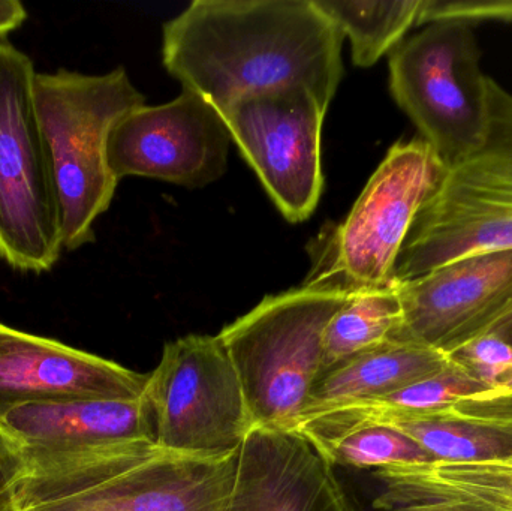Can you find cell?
Wrapping results in <instances>:
<instances>
[{
    "mask_svg": "<svg viewBox=\"0 0 512 511\" xmlns=\"http://www.w3.org/2000/svg\"><path fill=\"white\" fill-rule=\"evenodd\" d=\"M343 35L315 0H195L164 26L162 57L183 89L227 110L249 96L304 87L330 107Z\"/></svg>",
    "mask_w": 512,
    "mask_h": 511,
    "instance_id": "6da1fadb",
    "label": "cell"
},
{
    "mask_svg": "<svg viewBox=\"0 0 512 511\" xmlns=\"http://www.w3.org/2000/svg\"><path fill=\"white\" fill-rule=\"evenodd\" d=\"M240 453V452H239ZM239 453L195 456L153 441L23 455L21 511H222Z\"/></svg>",
    "mask_w": 512,
    "mask_h": 511,
    "instance_id": "7a4b0ae2",
    "label": "cell"
},
{
    "mask_svg": "<svg viewBox=\"0 0 512 511\" xmlns=\"http://www.w3.org/2000/svg\"><path fill=\"white\" fill-rule=\"evenodd\" d=\"M33 90L62 215L63 249L77 251L95 240V222L116 194L119 180L108 164L111 131L144 105V96L122 66L105 74L36 72Z\"/></svg>",
    "mask_w": 512,
    "mask_h": 511,
    "instance_id": "3957f363",
    "label": "cell"
},
{
    "mask_svg": "<svg viewBox=\"0 0 512 511\" xmlns=\"http://www.w3.org/2000/svg\"><path fill=\"white\" fill-rule=\"evenodd\" d=\"M489 123L480 146L447 168L400 252L396 281L456 258L512 248V93L487 80Z\"/></svg>",
    "mask_w": 512,
    "mask_h": 511,
    "instance_id": "277c9868",
    "label": "cell"
},
{
    "mask_svg": "<svg viewBox=\"0 0 512 511\" xmlns=\"http://www.w3.org/2000/svg\"><path fill=\"white\" fill-rule=\"evenodd\" d=\"M445 171L420 137L393 144L348 218L313 240L312 267L303 285L351 294L397 284L400 252Z\"/></svg>",
    "mask_w": 512,
    "mask_h": 511,
    "instance_id": "5b68a950",
    "label": "cell"
},
{
    "mask_svg": "<svg viewBox=\"0 0 512 511\" xmlns=\"http://www.w3.org/2000/svg\"><path fill=\"white\" fill-rule=\"evenodd\" d=\"M348 293L309 287L268 296L219 333L254 428L288 429L321 374L324 333Z\"/></svg>",
    "mask_w": 512,
    "mask_h": 511,
    "instance_id": "8992f818",
    "label": "cell"
},
{
    "mask_svg": "<svg viewBox=\"0 0 512 511\" xmlns=\"http://www.w3.org/2000/svg\"><path fill=\"white\" fill-rule=\"evenodd\" d=\"M35 77L33 60L0 38V258L17 272L45 273L65 249Z\"/></svg>",
    "mask_w": 512,
    "mask_h": 511,
    "instance_id": "52a82bcc",
    "label": "cell"
},
{
    "mask_svg": "<svg viewBox=\"0 0 512 511\" xmlns=\"http://www.w3.org/2000/svg\"><path fill=\"white\" fill-rule=\"evenodd\" d=\"M487 80L475 29L459 21L426 24L390 53L391 95L447 168L484 140Z\"/></svg>",
    "mask_w": 512,
    "mask_h": 511,
    "instance_id": "ba28073f",
    "label": "cell"
},
{
    "mask_svg": "<svg viewBox=\"0 0 512 511\" xmlns=\"http://www.w3.org/2000/svg\"><path fill=\"white\" fill-rule=\"evenodd\" d=\"M156 446L195 456L239 453L254 429L236 368L219 336L165 344L143 395Z\"/></svg>",
    "mask_w": 512,
    "mask_h": 511,
    "instance_id": "9c48e42d",
    "label": "cell"
},
{
    "mask_svg": "<svg viewBox=\"0 0 512 511\" xmlns=\"http://www.w3.org/2000/svg\"><path fill=\"white\" fill-rule=\"evenodd\" d=\"M327 110L304 87H286L240 99L221 111L231 140L289 222L306 221L318 207Z\"/></svg>",
    "mask_w": 512,
    "mask_h": 511,
    "instance_id": "30bf717a",
    "label": "cell"
},
{
    "mask_svg": "<svg viewBox=\"0 0 512 511\" xmlns=\"http://www.w3.org/2000/svg\"><path fill=\"white\" fill-rule=\"evenodd\" d=\"M230 141L221 113L183 89L174 101L125 114L108 138V164L119 182L140 176L203 188L227 171Z\"/></svg>",
    "mask_w": 512,
    "mask_h": 511,
    "instance_id": "8fae6325",
    "label": "cell"
},
{
    "mask_svg": "<svg viewBox=\"0 0 512 511\" xmlns=\"http://www.w3.org/2000/svg\"><path fill=\"white\" fill-rule=\"evenodd\" d=\"M396 341L450 354L484 335L512 306V248L477 252L397 282Z\"/></svg>",
    "mask_w": 512,
    "mask_h": 511,
    "instance_id": "7c38bea8",
    "label": "cell"
},
{
    "mask_svg": "<svg viewBox=\"0 0 512 511\" xmlns=\"http://www.w3.org/2000/svg\"><path fill=\"white\" fill-rule=\"evenodd\" d=\"M366 425L387 426L408 435L442 464L512 462V389L489 390L424 411L349 402L301 417L289 429L340 431Z\"/></svg>",
    "mask_w": 512,
    "mask_h": 511,
    "instance_id": "4fadbf2b",
    "label": "cell"
},
{
    "mask_svg": "<svg viewBox=\"0 0 512 511\" xmlns=\"http://www.w3.org/2000/svg\"><path fill=\"white\" fill-rule=\"evenodd\" d=\"M147 380L104 357L0 323V420L24 405L135 401Z\"/></svg>",
    "mask_w": 512,
    "mask_h": 511,
    "instance_id": "5bb4252c",
    "label": "cell"
},
{
    "mask_svg": "<svg viewBox=\"0 0 512 511\" xmlns=\"http://www.w3.org/2000/svg\"><path fill=\"white\" fill-rule=\"evenodd\" d=\"M222 511H354L318 450L294 431L254 428Z\"/></svg>",
    "mask_w": 512,
    "mask_h": 511,
    "instance_id": "9a60e30c",
    "label": "cell"
},
{
    "mask_svg": "<svg viewBox=\"0 0 512 511\" xmlns=\"http://www.w3.org/2000/svg\"><path fill=\"white\" fill-rule=\"evenodd\" d=\"M0 434L23 455L78 452L129 441L155 443L144 398L24 405L0 420Z\"/></svg>",
    "mask_w": 512,
    "mask_h": 511,
    "instance_id": "2e32d148",
    "label": "cell"
},
{
    "mask_svg": "<svg viewBox=\"0 0 512 511\" xmlns=\"http://www.w3.org/2000/svg\"><path fill=\"white\" fill-rule=\"evenodd\" d=\"M375 476L384 483L375 500L379 510L462 504L512 511V462L402 465L376 470Z\"/></svg>",
    "mask_w": 512,
    "mask_h": 511,
    "instance_id": "e0dca14e",
    "label": "cell"
},
{
    "mask_svg": "<svg viewBox=\"0 0 512 511\" xmlns=\"http://www.w3.org/2000/svg\"><path fill=\"white\" fill-rule=\"evenodd\" d=\"M447 365L448 356L442 351L390 339L322 371L298 419L349 402L385 398L432 377Z\"/></svg>",
    "mask_w": 512,
    "mask_h": 511,
    "instance_id": "ac0fdd59",
    "label": "cell"
},
{
    "mask_svg": "<svg viewBox=\"0 0 512 511\" xmlns=\"http://www.w3.org/2000/svg\"><path fill=\"white\" fill-rule=\"evenodd\" d=\"M400 323L397 284L349 294L325 329L321 372L390 341Z\"/></svg>",
    "mask_w": 512,
    "mask_h": 511,
    "instance_id": "d6986e66",
    "label": "cell"
},
{
    "mask_svg": "<svg viewBox=\"0 0 512 511\" xmlns=\"http://www.w3.org/2000/svg\"><path fill=\"white\" fill-rule=\"evenodd\" d=\"M316 6L336 24L351 42L352 60L361 68L375 65L391 53L406 33L420 23L423 0L393 2H331L315 0Z\"/></svg>",
    "mask_w": 512,
    "mask_h": 511,
    "instance_id": "ffe728a7",
    "label": "cell"
},
{
    "mask_svg": "<svg viewBox=\"0 0 512 511\" xmlns=\"http://www.w3.org/2000/svg\"><path fill=\"white\" fill-rule=\"evenodd\" d=\"M289 431L306 438L331 465L382 470L402 465L435 464L420 444L387 426L366 425L340 431L298 426Z\"/></svg>",
    "mask_w": 512,
    "mask_h": 511,
    "instance_id": "44dd1931",
    "label": "cell"
},
{
    "mask_svg": "<svg viewBox=\"0 0 512 511\" xmlns=\"http://www.w3.org/2000/svg\"><path fill=\"white\" fill-rule=\"evenodd\" d=\"M484 384L472 378L468 372L463 371L456 363L448 359V365L442 371L436 372L432 377L417 381L393 395L385 398L373 399L370 404L391 410L424 411L432 408L444 407L451 402L478 393L489 392Z\"/></svg>",
    "mask_w": 512,
    "mask_h": 511,
    "instance_id": "7402d4cb",
    "label": "cell"
},
{
    "mask_svg": "<svg viewBox=\"0 0 512 511\" xmlns=\"http://www.w3.org/2000/svg\"><path fill=\"white\" fill-rule=\"evenodd\" d=\"M447 356L487 389H512V345L498 336H478Z\"/></svg>",
    "mask_w": 512,
    "mask_h": 511,
    "instance_id": "603a6c76",
    "label": "cell"
},
{
    "mask_svg": "<svg viewBox=\"0 0 512 511\" xmlns=\"http://www.w3.org/2000/svg\"><path fill=\"white\" fill-rule=\"evenodd\" d=\"M438 21L512 24V0H423L418 26Z\"/></svg>",
    "mask_w": 512,
    "mask_h": 511,
    "instance_id": "cb8c5ba5",
    "label": "cell"
},
{
    "mask_svg": "<svg viewBox=\"0 0 512 511\" xmlns=\"http://www.w3.org/2000/svg\"><path fill=\"white\" fill-rule=\"evenodd\" d=\"M23 465L20 450L0 434V511H21L17 483Z\"/></svg>",
    "mask_w": 512,
    "mask_h": 511,
    "instance_id": "d4e9b609",
    "label": "cell"
},
{
    "mask_svg": "<svg viewBox=\"0 0 512 511\" xmlns=\"http://www.w3.org/2000/svg\"><path fill=\"white\" fill-rule=\"evenodd\" d=\"M27 20L26 6L18 0H0V38L23 26Z\"/></svg>",
    "mask_w": 512,
    "mask_h": 511,
    "instance_id": "484cf974",
    "label": "cell"
},
{
    "mask_svg": "<svg viewBox=\"0 0 512 511\" xmlns=\"http://www.w3.org/2000/svg\"><path fill=\"white\" fill-rule=\"evenodd\" d=\"M486 333L498 336L502 341L512 345V306ZM486 333H484V335H486Z\"/></svg>",
    "mask_w": 512,
    "mask_h": 511,
    "instance_id": "4316f807",
    "label": "cell"
},
{
    "mask_svg": "<svg viewBox=\"0 0 512 511\" xmlns=\"http://www.w3.org/2000/svg\"><path fill=\"white\" fill-rule=\"evenodd\" d=\"M391 511H493L480 509V507L462 506V504H435V506L409 507V509H396Z\"/></svg>",
    "mask_w": 512,
    "mask_h": 511,
    "instance_id": "83f0119b",
    "label": "cell"
}]
</instances>
